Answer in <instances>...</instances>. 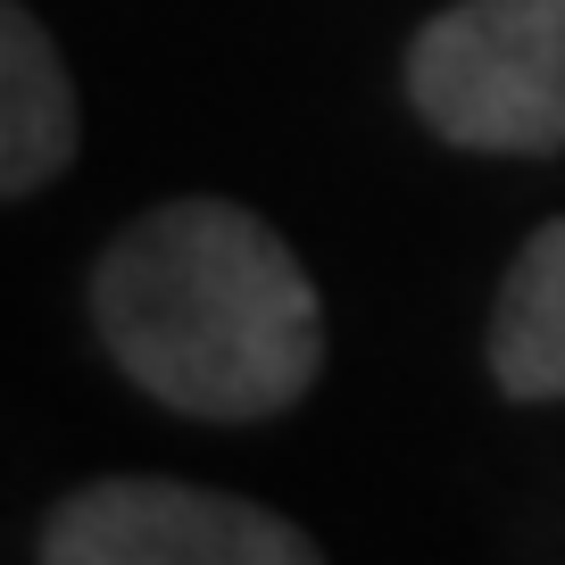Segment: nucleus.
Segmentation results:
<instances>
[{"label":"nucleus","instance_id":"obj_5","mask_svg":"<svg viewBox=\"0 0 565 565\" xmlns=\"http://www.w3.org/2000/svg\"><path fill=\"white\" fill-rule=\"evenodd\" d=\"M482 358H491L499 399H524V407L565 399V216H548L515 249L508 282H499V300H491Z\"/></svg>","mask_w":565,"mask_h":565},{"label":"nucleus","instance_id":"obj_3","mask_svg":"<svg viewBox=\"0 0 565 565\" xmlns=\"http://www.w3.org/2000/svg\"><path fill=\"white\" fill-rule=\"evenodd\" d=\"M42 565H317V532L175 475H108L51 508Z\"/></svg>","mask_w":565,"mask_h":565},{"label":"nucleus","instance_id":"obj_2","mask_svg":"<svg viewBox=\"0 0 565 565\" xmlns=\"http://www.w3.org/2000/svg\"><path fill=\"white\" fill-rule=\"evenodd\" d=\"M407 100L449 150H565V0H458L407 42Z\"/></svg>","mask_w":565,"mask_h":565},{"label":"nucleus","instance_id":"obj_4","mask_svg":"<svg viewBox=\"0 0 565 565\" xmlns=\"http://www.w3.org/2000/svg\"><path fill=\"white\" fill-rule=\"evenodd\" d=\"M84 117H75V84L58 42L42 34V18L25 0L0 9V192L34 200L42 183L67 175Z\"/></svg>","mask_w":565,"mask_h":565},{"label":"nucleus","instance_id":"obj_1","mask_svg":"<svg viewBox=\"0 0 565 565\" xmlns=\"http://www.w3.org/2000/svg\"><path fill=\"white\" fill-rule=\"evenodd\" d=\"M92 324L134 391L200 424H258L324 374V300L242 200H159L92 266Z\"/></svg>","mask_w":565,"mask_h":565}]
</instances>
